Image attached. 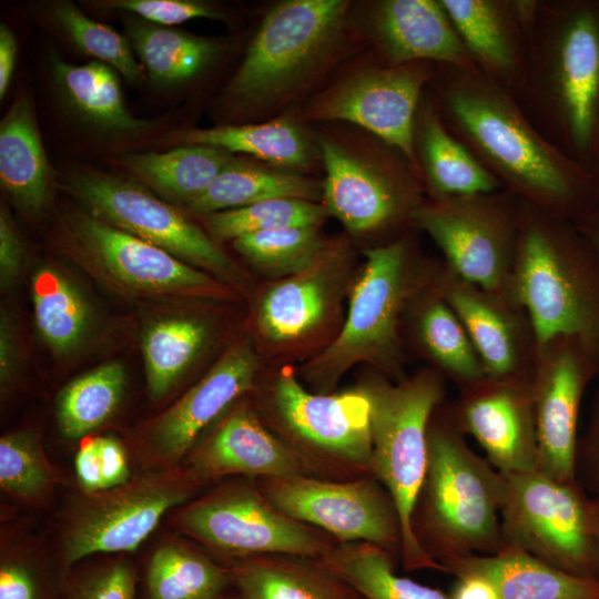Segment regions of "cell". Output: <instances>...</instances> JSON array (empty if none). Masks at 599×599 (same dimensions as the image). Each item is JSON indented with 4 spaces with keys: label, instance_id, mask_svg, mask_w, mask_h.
<instances>
[{
    "label": "cell",
    "instance_id": "cell-1",
    "mask_svg": "<svg viewBox=\"0 0 599 599\" xmlns=\"http://www.w3.org/2000/svg\"><path fill=\"white\" fill-rule=\"evenodd\" d=\"M372 405V475L383 485L396 508L402 530V560L406 570L445 571L420 544L414 516L428 461V427L443 397L440 380L419 374L397 386L365 387Z\"/></svg>",
    "mask_w": 599,
    "mask_h": 599
},
{
    "label": "cell",
    "instance_id": "cell-2",
    "mask_svg": "<svg viewBox=\"0 0 599 599\" xmlns=\"http://www.w3.org/2000/svg\"><path fill=\"white\" fill-rule=\"evenodd\" d=\"M428 461L418 502L439 558L504 547L498 520L504 476L476 456L458 435L428 427ZM417 508V507H416Z\"/></svg>",
    "mask_w": 599,
    "mask_h": 599
},
{
    "label": "cell",
    "instance_id": "cell-3",
    "mask_svg": "<svg viewBox=\"0 0 599 599\" xmlns=\"http://www.w3.org/2000/svg\"><path fill=\"white\" fill-rule=\"evenodd\" d=\"M539 348L573 338L599 362V266L590 245H559L532 227L524 236L514 274Z\"/></svg>",
    "mask_w": 599,
    "mask_h": 599
},
{
    "label": "cell",
    "instance_id": "cell-4",
    "mask_svg": "<svg viewBox=\"0 0 599 599\" xmlns=\"http://www.w3.org/2000/svg\"><path fill=\"white\" fill-rule=\"evenodd\" d=\"M348 7L344 0H287L271 8L227 85L229 95L265 104L298 89L334 52Z\"/></svg>",
    "mask_w": 599,
    "mask_h": 599
},
{
    "label": "cell",
    "instance_id": "cell-5",
    "mask_svg": "<svg viewBox=\"0 0 599 599\" xmlns=\"http://www.w3.org/2000/svg\"><path fill=\"white\" fill-rule=\"evenodd\" d=\"M502 476L504 545L566 572L599 579L593 499L579 481H560L540 470Z\"/></svg>",
    "mask_w": 599,
    "mask_h": 599
},
{
    "label": "cell",
    "instance_id": "cell-6",
    "mask_svg": "<svg viewBox=\"0 0 599 599\" xmlns=\"http://www.w3.org/2000/svg\"><path fill=\"white\" fill-rule=\"evenodd\" d=\"M270 404L288 444L316 476L372 475V405L364 388L341 394L306 390L293 370L275 379Z\"/></svg>",
    "mask_w": 599,
    "mask_h": 599
},
{
    "label": "cell",
    "instance_id": "cell-7",
    "mask_svg": "<svg viewBox=\"0 0 599 599\" xmlns=\"http://www.w3.org/2000/svg\"><path fill=\"white\" fill-rule=\"evenodd\" d=\"M170 524L233 559L262 555L322 558L334 545L313 526L274 507L257 489L225 484L172 511Z\"/></svg>",
    "mask_w": 599,
    "mask_h": 599
},
{
    "label": "cell",
    "instance_id": "cell-8",
    "mask_svg": "<svg viewBox=\"0 0 599 599\" xmlns=\"http://www.w3.org/2000/svg\"><path fill=\"white\" fill-rule=\"evenodd\" d=\"M202 485L184 466H175L84 495L64 531V567L99 552L135 550L165 514L190 501Z\"/></svg>",
    "mask_w": 599,
    "mask_h": 599
},
{
    "label": "cell",
    "instance_id": "cell-9",
    "mask_svg": "<svg viewBox=\"0 0 599 599\" xmlns=\"http://www.w3.org/2000/svg\"><path fill=\"white\" fill-rule=\"evenodd\" d=\"M365 255L339 335L304 369L318 394H328L353 365L386 362L395 354L398 315L409 290L406 248L393 243Z\"/></svg>",
    "mask_w": 599,
    "mask_h": 599
},
{
    "label": "cell",
    "instance_id": "cell-10",
    "mask_svg": "<svg viewBox=\"0 0 599 599\" xmlns=\"http://www.w3.org/2000/svg\"><path fill=\"white\" fill-rule=\"evenodd\" d=\"M255 486L280 511L322 529L339 544L364 541L388 552L402 550L396 508L374 475L348 480L258 477Z\"/></svg>",
    "mask_w": 599,
    "mask_h": 599
},
{
    "label": "cell",
    "instance_id": "cell-11",
    "mask_svg": "<svg viewBox=\"0 0 599 599\" xmlns=\"http://www.w3.org/2000/svg\"><path fill=\"white\" fill-rule=\"evenodd\" d=\"M65 184L93 216L192 266L213 272L225 281L243 282L235 264L205 232L141 185L95 170L72 173Z\"/></svg>",
    "mask_w": 599,
    "mask_h": 599
},
{
    "label": "cell",
    "instance_id": "cell-12",
    "mask_svg": "<svg viewBox=\"0 0 599 599\" xmlns=\"http://www.w3.org/2000/svg\"><path fill=\"white\" fill-rule=\"evenodd\" d=\"M448 103L477 144L516 180L575 205L585 216L595 211L591 205L596 192L588 175L558 162L500 103L463 91L453 92Z\"/></svg>",
    "mask_w": 599,
    "mask_h": 599
},
{
    "label": "cell",
    "instance_id": "cell-13",
    "mask_svg": "<svg viewBox=\"0 0 599 599\" xmlns=\"http://www.w3.org/2000/svg\"><path fill=\"white\" fill-rule=\"evenodd\" d=\"M551 346L550 359L531 394L538 470L560 481H575L580 402L599 372V362L573 338Z\"/></svg>",
    "mask_w": 599,
    "mask_h": 599
},
{
    "label": "cell",
    "instance_id": "cell-14",
    "mask_svg": "<svg viewBox=\"0 0 599 599\" xmlns=\"http://www.w3.org/2000/svg\"><path fill=\"white\" fill-rule=\"evenodd\" d=\"M84 250L121 286L146 295L219 296L223 287L167 251L131 235L92 214L75 219Z\"/></svg>",
    "mask_w": 599,
    "mask_h": 599
},
{
    "label": "cell",
    "instance_id": "cell-15",
    "mask_svg": "<svg viewBox=\"0 0 599 599\" xmlns=\"http://www.w3.org/2000/svg\"><path fill=\"white\" fill-rule=\"evenodd\" d=\"M257 367V358L247 344L237 345L225 354L150 425L144 443L149 463L156 468L179 466L200 434L253 387Z\"/></svg>",
    "mask_w": 599,
    "mask_h": 599
},
{
    "label": "cell",
    "instance_id": "cell-16",
    "mask_svg": "<svg viewBox=\"0 0 599 599\" xmlns=\"http://www.w3.org/2000/svg\"><path fill=\"white\" fill-rule=\"evenodd\" d=\"M423 80L420 72L407 68L361 72L314 102L307 119L355 123L415 162L414 113Z\"/></svg>",
    "mask_w": 599,
    "mask_h": 599
},
{
    "label": "cell",
    "instance_id": "cell-17",
    "mask_svg": "<svg viewBox=\"0 0 599 599\" xmlns=\"http://www.w3.org/2000/svg\"><path fill=\"white\" fill-rule=\"evenodd\" d=\"M185 457L184 467L202 484L230 475L317 477L307 461L246 406L232 410Z\"/></svg>",
    "mask_w": 599,
    "mask_h": 599
},
{
    "label": "cell",
    "instance_id": "cell-18",
    "mask_svg": "<svg viewBox=\"0 0 599 599\" xmlns=\"http://www.w3.org/2000/svg\"><path fill=\"white\" fill-rule=\"evenodd\" d=\"M447 257L463 282L496 294L509 278L508 250L500 231L485 215L465 206H425L412 214Z\"/></svg>",
    "mask_w": 599,
    "mask_h": 599
},
{
    "label": "cell",
    "instance_id": "cell-19",
    "mask_svg": "<svg viewBox=\"0 0 599 599\" xmlns=\"http://www.w3.org/2000/svg\"><path fill=\"white\" fill-rule=\"evenodd\" d=\"M558 75L567 131L581 160L599 146V10L582 7L568 19L560 41Z\"/></svg>",
    "mask_w": 599,
    "mask_h": 599
},
{
    "label": "cell",
    "instance_id": "cell-20",
    "mask_svg": "<svg viewBox=\"0 0 599 599\" xmlns=\"http://www.w3.org/2000/svg\"><path fill=\"white\" fill-rule=\"evenodd\" d=\"M463 422L498 473L538 470L532 396L514 386L489 389L465 405Z\"/></svg>",
    "mask_w": 599,
    "mask_h": 599
},
{
    "label": "cell",
    "instance_id": "cell-21",
    "mask_svg": "<svg viewBox=\"0 0 599 599\" xmlns=\"http://www.w3.org/2000/svg\"><path fill=\"white\" fill-rule=\"evenodd\" d=\"M445 571L489 580L499 599H599V579L560 570L530 552L504 545L497 552L441 558Z\"/></svg>",
    "mask_w": 599,
    "mask_h": 599
},
{
    "label": "cell",
    "instance_id": "cell-22",
    "mask_svg": "<svg viewBox=\"0 0 599 599\" xmlns=\"http://www.w3.org/2000/svg\"><path fill=\"white\" fill-rule=\"evenodd\" d=\"M325 167L323 195L327 212L354 233L386 224L399 206L392 184L373 165L325 138L318 142Z\"/></svg>",
    "mask_w": 599,
    "mask_h": 599
},
{
    "label": "cell",
    "instance_id": "cell-23",
    "mask_svg": "<svg viewBox=\"0 0 599 599\" xmlns=\"http://www.w3.org/2000/svg\"><path fill=\"white\" fill-rule=\"evenodd\" d=\"M374 27L395 64L416 59L459 63L464 50L441 3L390 0L379 4Z\"/></svg>",
    "mask_w": 599,
    "mask_h": 599
},
{
    "label": "cell",
    "instance_id": "cell-24",
    "mask_svg": "<svg viewBox=\"0 0 599 599\" xmlns=\"http://www.w3.org/2000/svg\"><path fill=\"white\" fill-rule=\"evenodd\" d=\"M229 572L244 599L355 598V591L318 559L253 556L234 560Z\"/></svg>",
    "mask_w": 599,
    "mask_h": 599
},
{
    "label": "cell",
    "instance_id": "cell-25",
    "mask_svg": "<svg viewBox=\"0 0 599 599\" xmlns=\"http://www.w3.org/2000/svg\"><path fill=\"white\" fill-rule=\"evenodd\" d=\"M51 72L68 108L93 129L138 135L154 128V122L136 119L129 112L116 73L110 65L97 60L75 65L53 55Z\"/></svg>",
    "mask_w": 599,
    "mask_h": 599
},
{
    "label": "cell",
    "instance_id": "cell-26",
    "mask_svg": "<svg viewBox=\"0 0 599 599\" xmlns=\"http://www.w3.org/2000/svg\"><path fill=\"white\" fill-rule=\"evenodd\" d=\"M50 169L32 103L19 94L0 122V181L11 199L29 212L45 204Z\"/></svg>",
    "mask_w": 599,
    "mask_h": 599
},
{
    "label": "cell",
    "instance_id": "cell-27",
    "mask_svg": "<svg viewBox=\"0 0 599 599\" xmlns=\"http://www.w3.org/2000/svg\"><path fill=\"white\" fill-rule=\"evenodd\" d=\"M231 154L214 146L185 144L163 153H124L119 159L121 165L151 189L189 205L234 160Z\"/></svg>",
    "mask_w": 599,
    "mask_h": 599
},
{
    "label": "cell",
    "instance_id": "cell-28",
    "mask_svg": "<svg viewBox=\"0 0 599 599\" xmlns=\"http://www.w3.org/2000/svg\"><path fill=\"white\" fill-rule=\"evenodd\" d=\"M488 294L458 278L448 285L445 301L464 325L486 374L500 379L516 370L519 343L511 316Z\"/></svg>",
    "mask_w": 599,
    "mask_h": 599
},
{
    "label": "cell",
    "instance_id": "cell-29",
    "mask_svg": "<svg viewBox=\"0 0 599 599\" xmlns=\"http://www.w3.org/2000/svg\"><path fill=\"white\" fill-rule=\"evenodd\" d=\"M319 196V186L312 179L234 159L187 206L207 215L272 199L315 202Z\"/></svg>",
    "mask_w": 599,
    "mask_h": 599
},
{
    "label": "cell",
    "instance_id": "cell-30",
    "mask_svg": "<svg viewBox=\"0 0 599 599\" xmlns=\"http://www.w3.org/2000/svg\"><path fill=\"white\" fill-rule=\"evenodd\" d=\"M126 38L150 80L161 87L174 85L196 77L213 62L221 50L215 40L136 21H128Z\"/></svg>",
    "mask_w": 599,
    "mask_h": 599
},
{
    "label": "cell",
    "instance_id": "cell-31",
    "mask_svg": "<svg viewBox=\"0 0 599 599\" xmlns=\"http://www.w3.org/2000/svg\"><path fill=\"white\" fill-rule=\"evenodd\" d=\"M185 144H202L241 152L282 167L307 169L314 150L304 132L287 120L258 124L193 129L177 138Z\"/></svg>",
    "mask_w": 599,
    "mask_h": 599
},
{
    "label": "cell",
    "instance_id": "cell-32",
    "mask_svg": "<svg viewBox=\"0 0 599 599\" xmlns=\"http://www.w3.org/2000/svg\"><path fill=\"white\" fill-rule=\"evenodd\" d=\"M318 560L366 599H451L441 590L398 576L389 552L369 542H336Z\"/></svg>",
    "mask_w": 599,
    "mask_h": 599
},
{
    "label": "cell",
    "instance_id": "cell-33",
    "mask_svg": "<svg viewBox=\"0 0 599 599\" xmlns=\"http://www.w3.org/2000/svg\"><path fill=\"white\" fill-rule=\"evenodd\" d=\"M231 580L203 554L181 542H165L151 556L146 599H216Z\"/></svg>",
    "mask_w": 599,
    "mask_h": 599
},
{
    "label": "cell",
    "instance_id": "cell-34",
    "mask_svg": "<svg viewBox=\"0 0 599 599\" xmlns=\"http://www.w3.org/2000/svg\"><path fill=\"white\" fill-rule=\"evenodd\" d=\"M327 301V286L316 274V267L291 276L264 295L258 313L260 327L273 341L298 337L321 322Z\"/></svg>",
    "mask_w": 599,
    "mask_h": 599
},
{
    "label": "cell",
    "instance_id": "cell-35",
    "mask_svg": "<svg viewBox=\"0 0 599 599\" xmlns=\"http://www.w3.org/2000/svg\"><path fill=\"white\" fill-rule=\"evenodd\" d=\"M125 386L119 363L101 365L70 382L57 399V419L67 438H79L101 426L116 409Z\"/></svg>",
    "mask_w": 599,
    "mask_h": 599
},
{
    "label": "cell",
    "instance_id": "cell-36",
    "mask_svg": "<svg viewBox=\"0 0 599 599\" xmlns=\"http://www.w3.org/2000/svg\"><path fill=\"white\" fill-rule=\"evenodd\" d=\"M31 287L34 318L43 339L59 353L74 348L89 323L88 307L81 294L52 268L37 272Z\"/></svg>",
    "mask_w": 599,
    "mask_h": 599
},
{
    "label": "cell",
    "instance_id": "cell-37",
    "mask_svg": "<svg viewBox=\"0 0 599 599\" xmlns=\"http://www.w3.org/2000/svg\"><path fill=\"white\" fill-rule=\"evenodd\" d=\"M206 337V327L193 318H167L152 325L142 342L150 395L159 398L175 384Z\"/></svg>",
    "mask_w": 599,
    "mask_h": 599
},
{
    "label": "cell",
    "instance_id": "cell-38",
    "mask_svg": "<svg viewBox=\"0 0 599 599\" xmlns=\"http://www.w3.org/2000/svg\"><path fill=\"white\" fill-rule=\"evenodd\" d=\"M234 248L271 275H298L317 266L326 244L317 227H285L233 240Z\"/></svg>",
    "mask_w": 599,
    "mask_h": 599
},
{
    "label": "cell",
    "instance_id": "cell-39",
    "mask_svg": "<svg viewBox=\"0 0 599 599\" xmlns=\"http://www.w3.org/2000/svg\"><path fill=\"white\" fill-rule=\"evenodd\" d=\"M420 144L429 180L439 193L475 195L494 189V179L448 135L436 118L425 121Z\"/></svg>",
    "mask_w": 599,
    "mask_h": 599
},
{
    "label": "cell",
    "instance_id": "cell-40",
    "mask_svg": "<svg viewBox=\"0 0 599 599\" xmlns=\"http://www.w3.org/2000/svg\"><path fill=\"white\" fill-rule=\"evenodd\" d=\"M325 206L298 199H272L247 206L207 214L206 227L215 240L285 227H317L326 217Z\"/></svg>",
    "mask_w": 599,
    "mask_h": 599
},
{
    "label": "cell",
    "instance_id": "cell-41",
    "mask_svg": "<svg viewBox=\"0 0 599 599\" xmlns=\"http://www.w3.org/2000/svg\"><path fill=\"white\" fill-rule=\"evenodd\" d=\"M60 480L31 430L6 434L0 439V486L10 496L29 504H44Z\"/></svg>",
    "mask_w": 599,
    "mask_h": 599
},
{
    "label": "cell",
    "instance_id": "cell-42",
    "mask_svg": "<svg viewBox=\"0 0 599 599\" xmlns=\"http://www.w3.org/2000/svg\"><path fill=\"white\" fill-rule=\"evenodd\" d=\"M418 331L430 356L453 376L477 380L484 365L456 313L446 301H432L423 309Z\"/></svg>",
    "mask_w": 599,
    "mask_h": 599
},
{
    "label": "cell",
    "instance_id": "cell-43",
    "mask_svg": "<svg viewBox=\"0 0 599 599\" xmlns=\"http://www.w3.org/2000/svg\"><path fill=\"white\" fill-rule=\"evenodd\" d=\"M53 17L83 53L110 65L130 82L136 83L143 79V69L135 60L128 38L90 19L71 1L57 2Z\"/></svg>",
    "mask_w": 599,
    "mask_h": 599
},
{
    "label": "cell",
    "instance_id": "cell-44",
    "mask_svg": "<svg viewBox=\"0 0 599 599\" xmlns=\"http://www.w3.org/2000/svg\"><path fill=\"white\" fill-rule=\"evenodd\" d=\"M468 45L488 63L507 68L511 55L494 7L481 0L440 2Z\"/></svg>",
    "mask_w": 599,
    "mask_h": 599
},
{
    "label": "cell",
    "instance_id": "cell-45",
    "mask_svg": "<svg viewBox=\"0 0 599 599\" xmlns=\"http://www.w3.org/2000/svg\"><path fill=\"white\" fill-rule=\"evenodd\" d=\"M101 6L133 12L146 21L164 27L195 18H222V13L213 6L191 0H112L103 1Z\"/></svg>",
    "mask_w": 599,
    "mask_h": 599
},
{
    "label": "cell",
    "instance_id": "cell-46",
    "mask_svg": "<svg viewBox=\"0 0 599 599\" xmlns=\"http://www.w3.org/2000/svg\"><path fill=\"white\" fill-rule=\"evenodd\" d=\"M71 599H135V577L125 562H114L87 578Z\"/></svg>",
    "mask_w": 599,
    "mask_h": 599
},
{
    "label": "cell",
    "instance_id": "cell-47",
    "mask_svg": "<svg viewBox=\"0 0 599 599\" xmlns=\"http://www.w3.org/2000/svg\"><path fill=\"white\" fill-rule=\"evenodd\" d=\"M581 477L582 487L599 497V386L592 405L591 417L585 436L578 440L576 477Z\"/></svg>",
    "mask_w": 599,
    "mask_h": 599
},
{
    "label": "cell",
    "instance_id": "cell-48",
    "mask_svg": "<svg viewBox=\"0 0 599 599\" xmlns=\"http://www.w3.org/2000/svg\"><path fill=\"white\" fill-rule=\"evenodd\" d=\"M104 490L120 486L130 479L126 451L114 437H97Z\"/></svg>",
    "mask_w": 599,
    "mask_h": 599
},
{
    "label": "cell",
    "instance_id": "cell-49",
    "mask_svg": "<svg viewBox=\"0 0 599 599\" xmlns=\"http://www.w3.org/2000/svg\"><path fill=\"white\" fill-rule=\"evenodd\" d=\"M21 243L14 225L2 206L0 210V275L1 282L9 285L19 273Z\"/></svg>",
    "mask_w": 599,
    "mask_h": 599
},
{
    "label": "cell",
    "instance_id": "cell-50",
    "mask_svg": "<svg viewBox=\"0 0 599 599\" xmlns=\"http://www.w3.org/2000/svg\"><path fill=\"white\" fill-rule=\"evenodd\" d=\"M75 474L84 495L104 490L97 437L81 444L75 456Z\"/></svg>",
    "mask_w": 599,
    "mask_h": 599
},
{
    "label": "cell",
    "instance_id": "cell-51",
    "mask_svg": "<svg viewBox=\"0 0 599 599\" xmlns=\"http://www.w3.org/2000/svg\"><path fill=\"white\" fill-rule=\"evenodd\" d=\"M0 599H37L34 578L21 562L6 561L1 564Z\"/></svg>",
    "mask_w": 599,
    "mask_h": 599
},
{
    "label": "cell",
    "instance_id": "cell-52",
    "mask_svg": "<svg viewBox=\"0 0 599 599\" xmlns=\"http://www.w3.org/2000/svg\"><path fill=\"white\" fill-rule=\"evenodd\" d=\"M457 578L450 593L451 599H499L496 588L486 578L473 573Z\"/></svg>",
    "mask_w": 599,
    "mask_h": 599
},
{
    "label": "cell",
    "instance_id": "cell-53",
    "mask_svg": "<svg viewBox=\"0 0 599 599\" xmlns=\"http://www.w3.org/2000/svg\"><path fill=\"white\" fill-rule=\"evenodd\" d=\"M17 58V41L12 30L0 24V99L2 100L10 84Z\"/></svg>",
    "mask_w": 599,
    "mask_h": 599
},
{
    "label": "cell",
    "instance_id": "cell-54",
    "mask_svg": "<svg viewBox=\"0 0 599 599\" xmlns=\"http://www.w3.org/2000/svg\"><path fill=\"white\" fill-rule=\"evenodd\" d=\"M581 227L599 266V212L595 211L585 216Z\"/></svg>",
    "mask_w": 599,
    "mask_h": 599
},
{
    "label": "cell",
    "instance_id": "cell-55",
    "mask_svg": "<svg viewBox=\"0 0 599 599\" xmlns=\"http://www.w3.org/2000/svg\"><path fill=\"white\" fill-rule=\"evenodd\" d=\"M12 347L10 344V337L9 333L7 331V327L2 324L1 325V338H0V373H1V382L3 383L7 380L10 367H11V354Z\"/></svg>",
    "mask_w": 599,
    "mask_h": 599
},
{
    "label": "cell",
    "instance_id": "cell-56",
    "mask_svg": "<svg viewBox=\"0 0 599 599\" xmlns=\"http://www.w3.org/2000/svg\"><path fill=\"white\" fill-rule=\"evenodd\" d=\"M593 507H595V540H596V551H597V561L599 569V497H593Z\"/></svg>",
    "mask_w": 599,
    "mask_h": 599
},
{
    "label": "cell",
    "instance_id": "cell-57",
    "mask_svg": "<svg viewBox=\"0 0 599 599\" xmlns=\"http://www.w3.org/2000/svg\"><path fill=\"white\" fill-rule=\"evenodd\" d=\"M216 599H227V598H221V597H219V598H216ZM229 599H230V598H229ZM234 599H244V598L241 596L240 598H234Z\"/></svg>",
    "mask_w": 599,
    "mask_h": 599
},
{
    "label": "cell",
    "instance_id": "cell-58",
    "mask_svg": "<svg viewBox=\"0 0 599 599\" xmlns=\"http://www.w3.org/2000/svg\"><path fill=\"white\" fill-rule=\"evenodd\" d=\"M355 599V598H354Z\"/></svg>",
    "mask_w": 599,
    "mask_h": 599
}]
</instances>
